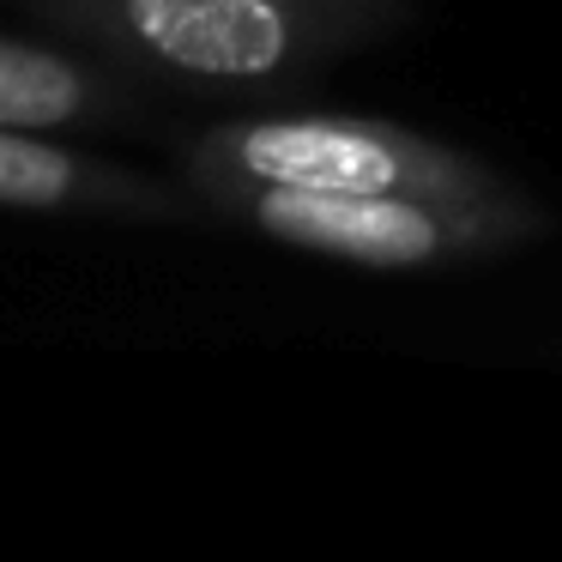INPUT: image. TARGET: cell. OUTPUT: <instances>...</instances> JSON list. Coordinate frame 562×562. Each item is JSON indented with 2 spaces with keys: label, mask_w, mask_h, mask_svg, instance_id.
Here are the masks:
<instances>
[{
  "label": "cell",
  "mask_w": 562,
  "mask_h": 562,
  "mask_svg": "<svg viewBox=\"0 0 562 562\" xmlns=\"http://www.w3.org/2000/svg\"><path fill=\"white\" fill-rule=\"evenodd\" d=\"M260 224L284 243L327 248L369 267H412L436 255V224L417 206H400L393 194H315V188H267Z\"/></svg>",
  "instance_id": "obj_1"
},
{
  "label": "cell",
  "mask_w": 562,
  "mask_h": 562,
  "mask_svg": "<svg viewBox=\"0 0 562 562\" xmlns=\"http://www.w3.org/2000/svg\"><path fill=\"white\" fill-rule=\"evenodd\" d=\"M127 19L188 74L255 79L284 55V19L272 0H127Z\"/></svg>",
  "instance_id": "obj_2"
},
{
  "label": "cell",
  "mask_w": 562,
  "mask_h": 562,
  "mask_svg": "<svg viewBox=\"0 0 562 562\" xmlns=\"http://www.w3.org/2000/svg\"><path fill=\"white\" fill-rule=\"evenodd\" d=\"M248 176L267 188H315V194H387L400 158L381 139L327 122H272L243 139Z\"/></svg>",
  "instance_id": "obj_3"
},
{
  "label": "cell",
  "mask_w": 562,
  "mask_h": 562,
  "mask_svg": "<svg viewBox=\"0 0 562 562\" xmlns=\"http://www.w3.org/2000/svg\"><path fill=\"white\" fill-rule=\"evenodd\" d=\"M79 110V74L25 43L0 49V127H55Z\"/></svg>",
  "instance_id": "obj_4"
},
{
  "label": "cell",
  "mask_w": 562,
  "mask_h": 562,
  "mask_svg": "<svg viewBox=\"0 0 562 562\" xmlns=\"http://www.w3.org/2000/svg\"><path fill=\"white\" fill-rule=\"evenodd\" d=\"M74 188V164L55 146H37L25 127L0 134V200L7 206H55Z\"/></svg>",
  "instance_id": "obj_5"
}]
</instances>
